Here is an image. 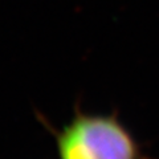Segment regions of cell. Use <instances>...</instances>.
<instances>
[{
  "mask_svg": "<svg viewBox=\"0 0 159 159\" xmlns=\"http://www.w3.org/2000/svg\"><path fill=\"white\" fill-rule=\"evenodd\" d=\"M60 159H137L129 133L113 118L82 116L58 137Z\"/></svg>",
  "mask_w": 159,
  "mask_h": 159,
  "instance_id": "6da1fadb",
  "label": "cell"
}]
</instances>
